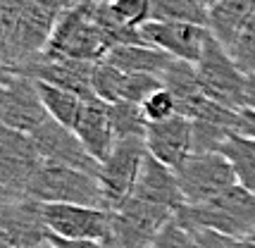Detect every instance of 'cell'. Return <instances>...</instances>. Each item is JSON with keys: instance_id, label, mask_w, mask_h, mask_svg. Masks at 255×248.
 <instances>
[{"instance_id": "obj_1", "label": "cell", "mask_w": 255, "mask_h": 248, "mask_svg": "<svg viewBox=\"0 0 255 248\" xmlns=\"http://www.w3.org/2000/svg\"><path fill=\"white\" fill-rule=\"evenodd\" d=\"M179 217L189 225L208 227L224 237L251 239L255 234V193L241 184L200 205H184Z\"/></svg>"}, {"instance_id": "obj_2", "label": "cell", "mask_w": 255, "mask_h": 248, "mask_svg": "<svg viewBox=\"0 0 255 248\" xmlns=\"http://www.w3.org/2000/svg\"><path fill=\"white\" fill-rule=\"evenodd\" d=\"M26 196L41 201V203L89 205V208L108 210V201H105L98 177L60 165V162H50L45 158L41 169L36 172Z\"/></svg>"}, {"instance_id": "obj_3", "label": "cell", "mask_w": 255, "mask_h": 248, "mask_svg": "<svg viewBox=\"0 0 255 248\" xmlns=\"http://www.w3.org/2000/svg\"><path fill=\"white\" fill-rule=\"evenodd\" d=\"M43 53L50 57H72V60H89V62H100L110 53L108 38L98 22L93 19L91 0L65 12L57 19Z\"/></svg>"}, {"instance_id": "obj_4", "label": "cell", "mask_w": 255, "mask_h": 248, "mask_svg": "<svg viewBox=\"0 0 255 248\" xmlns=\"http://www.w3.org/2000/svg\"><path fill=\"white\" fill-rule=\"evenodd\" d=\"M196 74L200 89L210 101L236 113L246 110V74L212 34L203 48L200 60L196 62Z\"/></svg>"}, {"instance_id": "obj_5", "label": "cell", "mask_w": 255, "mask_h": 248, "mask_svg": "<svg viewBox=\"0 0 255 248\" xmlns=\"http://www.w3.org/2000/svg\"><path fill=\"white\" fill-rule=\"evenodd\" d=\"M174 172L184 205H200L239 184L232 162L222 153H191Z\"/></svg>"}, {"instance_id": "obj_6", "label": "cell", "mask_w": 255, "mask_h": 248, "mask_svg": "<svg viewBox=\"0 0 255 248\" xmlns=\"http://www.w3.org/2000/svg\"><path fill=\"white\" fill-rule=\"evenodd\" d=\"M145 153V138H117L110 155L100 162L98 181L108 201V210H115L133 193Z\"/></svg>"}, {"instance_id": "obj_7", "label": "cell", "mask_w": 255, "mask_h": 248, "mask_svg": "<svg viewBox=\"0 0 255 248\" xmlns=\"http://www.w3.org/2000/svg\"><path fill=\"white\" fill-rule=\"evenodd\" d=\"M41 165L43 155L38 153L31 134H22L0 124V186L12 198H22L29 193Z\"/></svg>"}, {"instance_id": "obj_8", "label": "cell", "mask_w": 255, "mask_h": 248, "mask_svg": "<svg viewBox=\"0 0 255 248\" xmlns=\"http://www.w3.org/2000/svg\"><path fill=\"white\" fill-rule=\"evenodd\" d=\"M50 115L45 110L38 84L24 74H14L10 81L0 84V124L33 134Z\"/></svg>"}, {"instance_id": "obj_9", "label": "cell", "mask_w": 255, "mask_h": 248, "mask_svg": "<svg viewBox=\"0 0 255 248\" xmlns=\"http://www.w3.org/2000/svg\"><path fill=\"white\" fill-rule=\"evenodd\" d=\"M50 234L67 241H105L112 229V213L103 208L69 203H43Z\"/></svg>"}, {"instance_id": "obj_10", "label": "cell", "mask_w": 255, "mask_h": 248, "mask_svg": "<svg viewBox=\"0 0 255 248\" xmlns=\"http://www.w3.org/2000/svg\"><path fill=\"white\" fill-rule=\"evenodd\" d=\"M93 69H96V62H89V60L50 57L45 53H41L33 60L19 65L17 74H24V77H29L33 81L50 84V86H57V89L72 91V93H77V96H81L86 101L91 96H96L93 86H91Z\"/></svg>"}, {"instance_id": "obj_11", "label": "cell", "mask_w": 255, "mask_h": 248, "mask_svg": "<svg viewBox=\"0 0 255 248\" xmlns=\"http://www.w3.org/2000/svg\"><path fill=\"white\" fill-rule=\"evenodd\" d=\"M0 234L14 248H33L48 244L53 234L45 222L43 203L29 196L10 198L0 208Z\"/></svg>"}, {"instance_id": "obj_12", "label": "cell", "mask_w": 255, "mask_h": 248, "mask_svg": "<svg viewBox=\"0 0 255 248\" xmlns=\"http://www.w3.org/2000/svg\"><path fill=\"white\" fill-rule=\"evenodd\" d=\"M33 143L38 148V153L50 162H60L67 167L81 169L86 174L98 177L100 162L91 155L86 146L81 143V138L74 134V129H67L62 124H57L55 120H45L36 131L31 134Z\"/></svg>"}, {"instance_id": "obj_13", "label": "cell", "mask_w": 255, "mask_h": 248, "mask_svg": "<svg viewBox=\"0 0 255 248\" xmlns=\"http://www.w3.org/2000/svg\"><path fill=\"white\" fill-rule=\"evenodd\" d=\"M143 41L165 50L174 60H184L196 65L203 55V48L210 38V29L189 22H148L141 29Z\"/></svg>"}, {"instance_id": "obj_14", "label": "cell", "mask_w": 255, "mask_h": 248, "mask_svg": "<svg viewBox=\"0 0 255 248\" xmlns=\"http://www.w3.org/2000/svg\"><path fill=\"white\" fill-rule=\"evenodd\" d=\"M145 148L155 160L177 169L193 153V124L184 115H174L165 122L148 124Z\"/></svg>"}, {"instance_id": "obj_15", "label": "cell", "mask_w": 255, "mask_h": 248, "mask_svg": "<svg viewBox=\"0 0 255 248\" xmlns=\"http://www.w3.org/2000/svg\"><path fill=\"white\" fill-rule=\"evenodd\" d=\"M131 196L141 198L145 203L174 210V213H179L184 208V196H181V189H179L177 172L172 167H167L165 162L155 160L150 153H145Z\"/></svg>"}, {"instance_id": "obj_16", "label": "cell", "mask_w": 255, "mask_h": 248, "mask_svg": "<svg viewBox=\"0 0 255 248\" xmlns=\"http://www.w3.org/2000/svg\"><path fill=\"white\" fill-rule=\"evenodd\" d=\"M74 134L81 138V143L98 162L108 158L117 143V136L112 131L110 113H108V103L100 101L98 96L86 98L77 120V126H74Z\"/></svg>"}, {"instance_id": "obj_17", "label": "cell", "mask_w": 255, "mask_h": 248, "mask_svg": "<svg viewBox=\"0 0 255 248\" xmlns=\"http://www.w3.org/2000/svg\"><path fill=\"white\" fill-rule=\"evenodd\" d=\"M162 86H165L174 101H177V113L193 120L203 103L208 101V96L200 89L198 74H196V65L184 62V60H174L169 69L162 74Z\"/></svg>"}, {"instance_id": "obj_18", "label": "cell", "mask_w": 255, "mask_h": 248, "mask_svg": "<svg viewBox=\"0 0 255 248\" xmlns=\"http://www.w3.org/2000/svg\"><path fill=\"white\" fill-rule=\"evenodd\" d=\"M103 60H108L110 65H115L117 69H122L127 74H153V77H160V79L169 69V65L174 62L172 55H167L165 50L148 43L117 45Z\"/></svg>"}, {"instance_id": "obj_19", "label": "cell", "mask_w": 255, "mask_h": 248, "mask_svg": "<svg viewBox=\"0 0 255 248\" xmlns=\"http://www.w3.org/2000/svg\"><path fill=\"white\" fill-rule=\"evenodd\" d=\"M255 12V0H220L210 10V31L212 36L229 48L241 26Z\"/></svg>"}, {"instance_id": "obj_20", "label": "cell", "mask_w": 255, "mask_h": 248, "mask_svg": "<svg viewBox=\"0 0 255 248\" xmlns=\"http://www.w3.org/2000/svg\"><path fill=\"white\" fill-rule=\"evenodd\" d=\"M36 84H38V91H41V98H43L50 120H55L57 124H62L67 129H74L81 108H84V98L72 91L50 86V84H41V81H36Z\"/></svg>"}, {"instance_id": "obj_21", "label": "cell", "mask_w": 255, "mask_h": 248, "mask_svg": "<svg viewBox=\"0 0 255 248\" xmlns=\"http://www.w3.org/2000/svg\"><path fill=\"white\" fill-rule=\"evenodd\" d=\"M222 155L232 162L236 181L255 193V138L244 134H232L222 146Z\"/></svg>"}, {"instance_id": "obj_22", "label": "cell", "mask_w": 255, "mask_h": 248, "mask_svg": "<svg viewBox=\"0 0 255 248\" xmlns=\"http://www.w3.org/2000/svg\"><path fill=\"white\" fill-rule=\"evenodd\" d=\"M150 22H189L210 29V12L196 0H150Z\"/></svg>"}, {"instance_id": "obj_23", "label": "cell", "mask_w": 255, "mask_h": 248, "mask_svg": "<svg viewBox=\"0 0 255 248\" xmlns=\"http://www.w3.org/2000/svg\"><path fill=\"white\" fill-rule=\"evenodd\" d=\"M108 113H110V122H112V131L117 138H145L148 131V120H145L141 105L136 103H108Z\"/></svg>"}, {"instance_id": "obj_24", "label": "cell", "mask_w": 255, "mask_h": 248, "mask_svg": "<svg viewBox=\"0 0 255 248\" xmlns=\"http://www.w3.org/2000/svg\"><path fill=\"white\" fill-rule=\"evenodd\" d=\"M193 124V153H222V146L232 134H239L234 126L222 122H203L196 120Z\"/></svg>"}, {"instance_id": "obj_25", "label": "cell", "mask_w": 255, "mask_h": 248, "mask_svg": "<svg viewBox=\"0 0 255 248\" xmlns=\"http://www.w3.org/2000/svg\"><path fill=\"white\" fill-rule=\"evenodd\" d=\"M124 77H127V74H124L122 69H117L115 65H110L108 60H100V62H96L93 79H91L93 93L105 103H120L122 101Z\"/></svg>"}, {"instance_id": "obj_26", "label": "cell", "mask_w": 255, "mask_h": 248, "mask_svg": "<svg viewBox=\"0 0 255 248\" xmlns=\"http://www.w3.org/2000/svg\"><path fill=\"white\" fill-rule=\"evenodd\" d=\"M227 50L246 77L255 74V12L248 17V22L241 26V31L236 34Z\"/></svg>"}, {"instance_id": "obj_27", "label": "cell", "mask_w": 255, "mask_h": 248, "mask_svg": "<svg viewBox=\"0 0 255 248\" xmlns=\"http://www.w3.org/2000/svg\"><path fill=\"white\" fill-rule=\"evenodd\" d=\"M112 14L131 29H143L150 22V0H110Z\"/></svg>"}, {"instance_id": "obj_28", "label": "cell", "mask_w": 255, "mask_h": 248, "mask_svg": "<svg viewBox=\"0 0 255 248\" xmlns=\"http://www.w3.org/2000/svg\"><path fill=\"white\" fill-rule=\"evenodd\" d=\"M141 110H143L148 124L165 122V120H169V117L179 115L177 113V101H174V96H172L165 86H162V89H157L155 93H150V96L141 103Z\"/></svg>"}, {"instance_id": "obj_29", "label": "cell", "mask_w": 255, "mask_h": 248, "mask_svg": "<svg viewBox=\"0 0 255 248\" xmlns=\"http://www.w3.org/2000/svg\"><path fill=\"white\" fill-rule=\"evenodd\" d=\"M150 248H191V227L179 215H174L157 232V237L153 239Z\"/></svg>"}, {"instance_id": "obj_30", "label": "cell", "mask_w": 255, "mask_h": 248, "mask_svg": "<svg viewBox=\"0 0 255 248\" xmlns=\"http://www.w3.org/2000/svg\"><path fill=\"white\" fill-rule=\"evenodd\" d=\"M127 74V72H124ZM157 89H162V79L160 77H153V74H127L124 77V89H122V101L127 103H141L155 93Z\"/></svg>"}, {"instance_id": "obj_31", "label": "cell", "mask_w": 255, "mask_h": 248, "mask_svg": "<svg viewBox=\"0 0 255 248\" xmlns=\"http://www.w3.org/2000/svg\"><path fill=\"white\" fill-rule=\"evenodd\" d=\"M189 227H191V248H234L236 239L224 237V234L215 232V229H208V227H196V225Z\"/></svg>"}, {"instance_id": "obj_32", "label": "cell", "mask_w": 255, "mask_h": 248, "mask_svg": "<svg viewBox=\"0 0 255 248\" xmlns=\"http://www.w3.org/2000/svg\"><path fill=\"white\" fill-rule=\"evenodd\" d=\"M36 7H41L43 12H48L53 19H60L65 12L74 10L79 5H84L86 0H31Z\"/></svg>"}, {"instance_id": "obj_33", "label": "cell", "mask_w": 255, "mask_h": 248, "mask_svg": "<svg viewBox=\"0 0 255 248\" xmlns=\"http://www.w3.org/2000/svg\"><path fill=\"white\" fill-rule=\"evenodd\" d=\"M239 134L255 138V110H241L239 115Z\"/></svg>"}, {"instance_id": "obj_34", "label": "cell", "mask_w": 255, "mask_h": 248, "mask_svg": "<svg viewBox=\"0 0 255 248\" xmlns=\"http://www.w3.org/2000/svg\"><path fill=\"white\" fill-rule=\"evenodd\" d=\"M50 241L57 248H105L103 241H67V239H57V237H53Z\"/></svg>"}, {"instance_id": "obj_35", "label": "cell", "mask_w": 255, "mask_h": 248, "mask_svg": "<svg viewBox=\"0 0 255 248\" xmlns=\"http://www.w3.org/2000/svg\"><path fill=\"white\" fill-rule=\"evenodd\" d=\"M17 74V69H14V65H12L7 57L0 53V84H5V81H10L12 77Z\"/></svg>"}, {"instance_id": "obj_36", "label": "cell", "mask_w": 255, "mask_h": 248, "mask_svg": "<svg viewBox=\"0 0 255 248\" xmlns=\"http://www.w3.org/2000/svg\"><path fill=\"white\" fill-rule=\"evenodd\" d=\"M246 108L255 110V74L246 77Z\"/></svg>"}, {"instance_id": "obj_37", "label": "cell", "mask_w": 255, "mask_h": 248, "mask_svg": "<svg viewBox=\"0 0 255 248\" xmlns=\"http://www.w3.org/2000/svg\"><path fill=\"white\" fill-rule=\"evenodd\" d=\"M234 248H255V241L253 239H236Z\"/></svg>"}, {"instance_id": "obj_38", "label": "cell", "mask_w": 255, "mask_h": 248, "mask_svg": "<svg viewBox=\"0 0 255 248\" xmlns=\"http://www.w3.org/2000/svg\"><path fill=\"white\" fill-rule=\"evenodd\" d=\"M196 2H198V5H203V7H205V10L210 12L212 7H215V5H217V2H220V0H196Z\"/></svg>"}, {"instance_id": "obj_39", "label": "cell", "mask_w": 255, "mask_h": 248, "mask_svg": "<svg viewBox=\"0 0 255 248\" xmlns=\"http://www.w3.org/2000/svg\"><path fill=\"white\" fill-rule=\"evenodd\" d=\"M33 248H57L53 241H48V244H41V246H33Z\"/></svg>"}, {"instance_id": "obj_40", "label": "cell", "mask_w": 255, "mask_h": 248, "mask_svg": "<svg viewBox=\"0 0 255 248\" xmlns=\"http://www.w3.org/2000/svg\"><path fill=\"white\" fill-rule=\"evenodd\" d=\"M251 239H253V241H255V234H253V237H251Z\"/></svg>"}]
</instances>
